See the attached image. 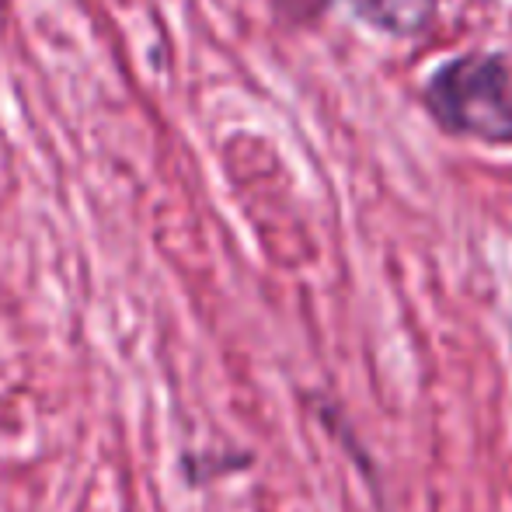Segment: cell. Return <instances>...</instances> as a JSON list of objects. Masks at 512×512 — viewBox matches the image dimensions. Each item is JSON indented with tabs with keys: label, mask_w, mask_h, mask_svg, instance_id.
Here are the masks:
<instances>
[{
	"label": "cell",
	"mask_w": 512,
	"mask_h": 512,
	"mask_svg": "<svg viewBox=\"0 0 512 512\" xmlns=\"http://www.w3.org/2000/svg\"><path fill=\"white\" fill-rule=\"evenodd\" d=\"M425 102L443 129L485 143H512V81L492 56H460L425 84Z\"/></svg>",
	"instance_id": "6da1fadb"
},
{
	"label": "cell",
	"mask_w": 512,
	"mask_h": 512,
	"mask_svg": "<svg viewBox=\"0 0 512 512\" xmlns=\"http://www.w3.org/2000/svg\"><path fill=\"white\" fill-rule=\"evenodd\" d=\"M279 4H286V7H304V14H310L314 7H321L324 0H279Z\"/></svg>",
	"instance_id": "7a4b0ae2"
}]
</instances>
